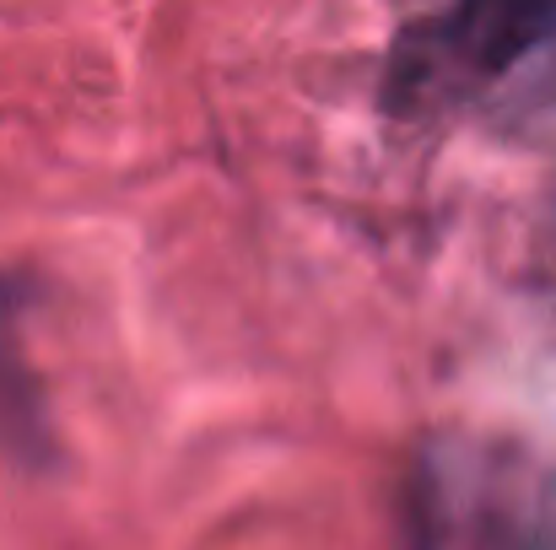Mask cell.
I'll use <instances>...</instances> for the list:
<instances>
[{
    "label": "cell",
    "instance_id": "1",
    "mask_svg": "<svg viewBox=\"0 0 556 550\" xmlns=\"http://www.w3.org/2000/svg\"><path fill=\"white\" fill-rule=\"evenodd\" d=\"M16 297L0 286V410H22V362H16Z\"/></svg>",
    "mask_w": 556,
    "mask_h": 550
}]
</instances>
